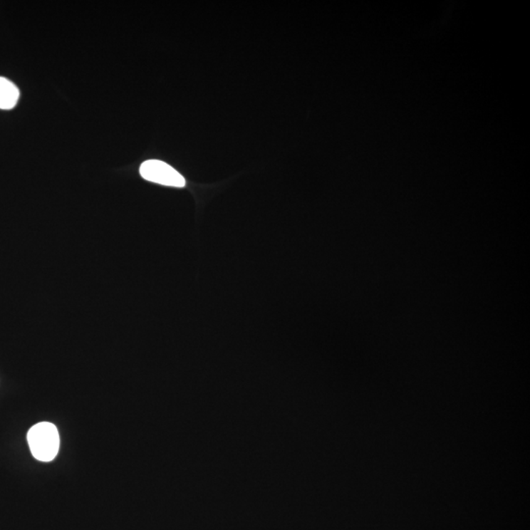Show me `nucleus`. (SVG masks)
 <instances>
[{"label": "nucleus", "instance_id": "7ed1b4c3", "mask_svg": "<svg viewBox=\"0 0 530 530\" xmlns=\"http://www.w3.org/2000/svg\"><path fill=\"white\" fill-rule=\"evenodd\" d=\"M19 88L11 80L0 77V109L10 110L14 108L19 100Z\"/></svg>", "mask_w": 530, "mask_h": 530}, {"label": "nucleus", "instance_id": "f03ea898", "mask_svg": "<svg viewBox=\"0 0 530 530\" xmlns=\"http://www.w3.org/2000/svg\"><path fill=\"white\" fill-rule=\"evenodd\" d=\"M140 173L145 180L160 184V185L183 188L186 180L176 169L161 160H150L145 161L140 167Z\"/></svg>", "mask_w": 530, "mask_h": 530}, {"label": "nucleus", "instance_id": "f257e3e1", "mask_svg": "<svg viewBox=\"0 0 530 530\" xmlns=\"http://www.w3.org/2000/svg\"><path fill=\"white\" fill-rule=\"evenodd\" d=\"M27 439L33 458L38 461H53L58 454L61 439L58 430L53 423H36L28 430Z\"/></svg>", "mask_w": 530, "mask_h": 530}]
</instances>
